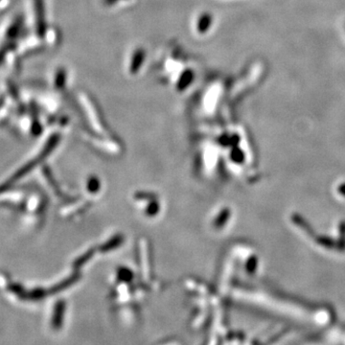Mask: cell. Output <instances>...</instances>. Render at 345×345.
Masks as SVG:
<instances>
[{"instance_id": "cell-1", "label": "cell", "mask_w": 345, "mask_h": 345, "mask_svg": "<svg viewBox=\"0 0 345 345\" xmlns=\"http://www.w3.org/2000/svg\"><path fill=\"white\" fill-rule=\"evenodd\" d=\"M144 59L143 51H137L134 56L133 59V62H132V67H131V70L133 73H135L138 68H140V66L142 65V61Z\"/></svg>"}, {"instance_id": "cell-2", "label": "cell", "mask_w": 345, "mask_h": 345, "mask_svg": "<svg viewBox=\"0 0 345 345\" xmlns=\"http://www.w3.org/2000/svg\"><path fill=\"white\" fill-rule=\"evenodd\" d=\"M210 25L211 17H209V15H204L203 17H201V19H199L198 31L201 33H204Z\"/></svg>"}, {"instance_id": "cell-3", "label": "cell", "mask_w": 345, "mask_h": 345, "mask_svg": "<svg viewBox=\"0 0 345 345\" xmlns=\"http://www.w3.org/2000/svg\"><path fill=\"white\" fill-rule=\"evenodd\" d=\"M192 79H193V74L190 71H187L185 74L182 76V78L180 79V81H179V87L180 88L186 87L188 84L191 82Z\"/></svg>"}]
</instances>
